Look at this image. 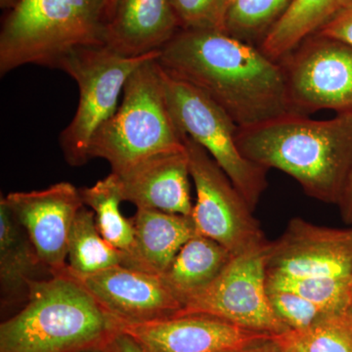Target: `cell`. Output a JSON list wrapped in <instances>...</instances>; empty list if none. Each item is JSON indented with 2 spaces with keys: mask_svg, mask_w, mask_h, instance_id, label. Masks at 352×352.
<instances>
[{
  "mask_svg": "<svg viewBox=\"0 0 352 352\" xmlns=\"http://www.w3.org/2000/svg\"><path fill=\"white\" fill-rule=\"evenodd\" d=\"M157 62L208 95L238 127L292 112L281 64L226 32L180 30Z\"/></svg>",
  "mask_w": 352,
  "mask_h": 352,
  "instance_id": "obj_1",
  "label": "cell"
},
{
  "mask_svg": "<svg viewBox=\"0 0 352 352\" xmlns=\"http://www.w3.org/2000/svg\"><path fill=\"white\" fill-rule=\"evenodd\" d=\"M236 142L252 163L282 170L308 196L339 205L352 168V111L326 120L285 113L238 127Z\"/></svg>",
  "mask_w": 352,
  "mask_h": 352,
  "instance_id": "obj_2",
  "label": "cell"
},
{
  "mask_svg": "<svg viewBox=\"0 0 352 352\" xmlns=\"http://www.w3.org/2000/svg\"><path fill=\"white\" fill-rule=\"evenodd\" d=\"M116 322L75 280L55 275L32 282L27 303L0 325V352L99 349Z\"/></svg>",
  "mask_w": 352,
  "mask_h": 352,
  "instance_id": "obj_3",
  "label": "cell"
},
{
  "mask_svg": "<svg viewBox=\"0 0 352 352\" xmlns=\"http://www.w3.org/2000/svg\"><path fill=\"white\" fill-rule=\"evenodd\" d=\"M111 0H22L0 32V75L25 66L57 69L82 46L105 45Z\"/></svg>",
  "mask_w": 352,
  "mask_h": 352,
  "instance_id": "obj_4",
  "label": "cell"
},
{
  "mask_svg": "<svg viewBox=\"0 0 352 352\" xmlns=\"http://www.w3.org/2000/svg\"><path fill=\"white\" fill-rule=\"evenodd\" d=\"M157 59L148 60L131 74L117 112L90 143V159L106 160L116 175L149 157L186 148L168 110Z\"/></svg>",
  "mask_w": 352,
  "mask_h": 352,
  "instance_id": "obj_5",
  "label": "cell"
},
{
  "mask_svg": "<svg viewBox=\"0 0 352 352\" xmlns=\"http://www.w3.org/2000/svg\"><path fill=\"white\" fill-rule=\"evenodd\" d=\"M160 51L139 57L118 54L106 45L82 46L62 58L57 69L78 83V110L60 134L65 160L72 166L89 161V147L95 132L117 112L120 94L131 74Z\"/></svg>",
  "mask_w": 352,
  "mask_h": 352,
  "instance_id": "obj_6",
  "label": "cell"
},
{
  "mask_svg": "<svg viewBox=\"0 0 352 352\" xmlns=\"http://www.w3.org/2000/svg\"><path fill=\"white\" fill-rule=\"evenodd\" d=\"M161 69L166 104L178 131L210 154L254 210L267 185L266 170L240 152L237 124L208 95Z\"/></svg>",
  "mask_w": 352,
  "mask_h": 352,
  "instance_id": "obj_7",
  "label": "cell"
},
{
  "mask_svg": "<svg viewBox=\"0 0 352 352\" xmlns=\"http://www.w3.org/2000/svg\"><path fill=\"white\" fill-rule=\"evenodd\" d=\"M268 244L233 256L212 283L182 300L175 315H207L271 335L289 330L275 314L268 296Z\"/></svg>",
  "mask_w": 352,
  "mask_h": 352,
  "instance_id": "obj_8",
  "label": "cell"
},
{
  "mask_svg": "<svg viewBox=\"0 0 352 352\" xmlns=\"http://www.w3.org/2000/svg\"><path fill=\"white\" fill-rule=\"evenodd\" d=\"M196 190L192 219L197 233L219 243L232 256L267 244L254 210L201 146L182 134Z\"/></svg>",
  "mask_w": 352,
  "mask_h": 352,
  "instance_id": "obj_9",
  "label": "cell"
},
{
  "mask_svg": "<svg viewBox=\"0 0 352 352\" xmlns=\"http://www.w3.org/2000/svg\"><path fill=\"white\" fill-rule=\"evenodd\" d=\"M292 112L352 111V46L314 34L282 59Z\"/></svg>",
  "mask_w": 352,
  "mask_h": 352,
  "instance_id": "obj_10",
  "label": "cell"
},
{
  "mask_svg": "<svg viewBox=\"0 0 352 352\" xmlns=\"http://www.w3.org/2000/svg\"><path fill=\"white\" fill-rule=\"evenodd\" d=\"M25 229L43 265L53 276L68 267L69 234L76 214L85 205L80 190L69 182L1 197Z\"/></svg>",
  "mask_w": 352,
  "mask_h": 352,
  "instance_id": "obj_11",
  "label": "cell"
},
{
  "mask_svg": "<svg viewBox=\"0 0 352 352\" xmlns=\"http://www.w3.org/2000/svg\"><path fill=\"white\" fill-rule=\"evenodd\" d=\"M266 271L293 277H352V228L293 219L283 235L268 244Z\"/></svg>",
  "mask_w": 352,
  "mask_h": 352,
  "instance_id": "obj_12",
  "label": "cell"
},
{
  "mask_svg": "<svg viewBox=\"0 0 352 352\" xmlns=\"http://www.w3.org/2000/svg\"><path fill=\"white\" fill-rule=\"evenodd\" d=\"M148 352H234L271 333L249 330L207 315H173L132 323L116 322Z\"/></svg>",
  "mask_w": 352,
  "mask_h": 352,
  "instance_id": "obj_13",
  "label": "cell"
},
{
  "mask_svg": "<svg viewBox=\"0 0 352 352\" xmlns=\"http://www.w3.org/2000/svg\"><path fill=\"white\" fill-rule=\"evenodd\" d=\"M87 289L102 309L120 323L164 318L177 314L182 305L163 278L126 266L118 265L90 275L65 270Z\"/></svg>",
  "mask_w": 352,
  "mask_h": 352,
  "instance_id": "obj_14",
  "label": "cell"
},
{
  "mask_svg": "<svg viewBox=\"0 0 352 352\" xmlns=\"http://www.w3.org/2000/svg\"><path fill=\"white\" fill-rule=\"evenodd\" d=\"M116 175L122 199L136 208L191 217L194 205L190 192L191 175L186 148L183 151L149 157L126 173Z\"/></svg>",
  "mask_w": 352,
  "mask_h": 352,
  "instance_id": "obj_15",
  "label": "cell"
},
{
  "mask_svg": "<svg viewBox=\"0 0 352 352\" xmlns=\"http://www.w3.org/2000/svg\"><path fill=\"white\" fill-rule=\"evenodd\" d=\"M180 30L170 0H120L104 44L122 56H143L161 50Z\"/></svg>",
  "mask_w": 352,
  "mask_h": 352,
  "instance_id": "obj_16",
  "label": "cell"
},
{
  "mask_svg": "<svg viewBox=\"0 0 352 352\" xmlns=\"http://www.w3.org/2000/svg\"><path fill=\"white\" fill-rule=\"evenodd\" d=\"M131 220L135 233V270L159 276L197 234L192 217L182 214L138 208Z\"/></svg>",
  "mask_w": 352,
  "mask_h": 352,
  "instance_id": "obj_17",
  "label": "cell"
},
{
  "mask_svg": "<svg viewBox=\"0 0 352 352\" xmlns=\"http://www.w3.org/2000/svg\"><path fill=\"white\" fill-rule=\"evenodd\" d=\"M48 271L31 239L0 199V287L2 303L27 302L30 286Z\"/></svg>",
  "mask_w": 352,
  "mask_h": 352,
  "instance_id": "obj_18",
  "label": "cell"
},
{
  "mask_svg": "<svg viewBox=\"0 0 352 352\" xmlns=\"http://www.w3.org/2000/svg\"><path fill=\"white\" fill-rule=\"evenodd\" d=\"M351 3V0H293L259 50L270 59L281 61Z\"/></svg>",
  "mask_w": 352,
  "mask_h": 352,
  "instance_id": "obj_19",
  "label": "cell"
},
{
  "mask_svg": "<svg viewBox=\"0 0 352 352\" xmlns=\"http://www.w3.org/2000/svg\"><path fill=\"white\" fill-rule=\"evenodd\" d=\"M232 258L223 245L197 233L183 245L161 277L182 302L212 283Z\"/></svg>",
  "mask_w": 352,
  "mask_h": 352,
  "instance_id": "obj_20",
  "label": "cell"
},
{
  "mask_svg": "<svg viewBox=\"0 0 352 352\" xmlns=\"http://www.w3.org/2000/svg\"><path fill=\"white\" fill-rule=\"evenodd\" d=\"M80 190L83 203L94 212L102 237L122 252L124 266L135 270V233L132 220L120 210L124 199L117 175L112 173L92 186Z\"/></svg>",
  "mask_w": 352,
  "mask_h": 352,
  "instance_id": "obj_21",
  "label": "cell"
},
{
  "mask_svg": "<svg viewBox=\"0 0 352 352\" xmlns=\"http://www.w3.org/2000/svg\"><path fill=\"white\" fill-rule=\"evenodd\" d=\"M124 263L122 252L102 237L94 212L83 206L76 214L69 234L67 270L76 275H90L124 266Z\"/></svg>",
  "mask_w": 352,
  "mask_h": 352,
  "instance_id": "obj_22",
  "label": "cell"
},
{
  "mask_svg": "<svg viewBox=\"0 0 352 352\" xmlns=\"http://www.w3.org/2000/svg\"><path fill=\"white\" fill-rule=\"evenodd\" d=\"M272 340L283 352H352V308L323 314L312 325Z\"/></svg>",
  "mask_w": 352,
  "mask_h": 352,
  "instance_id": "obj_23",
  "label": "cell"
},
{
  "mask_svg": "<svg viewBox=\"0 0 352 352\" xmlns=\"http://www.w3.org/2000/svg\"><path fill=\"white\" fill-rule=\"evenodd\" d=\"M266 286L302 296L326 314L351 307L352 277H293L266 271Z\"/></svg>",
  "mask_w": 352,
  "mask_h": 352,
  "instance_id": "obj_24",
  "label": "cell"
},
{
  "mask_svg": "<svg viewBox=\"0 0 352 352\" xmlns=\"http://www.w3.org/2000/svg\"><path fill=\"white\" fill-rule=\"evenodd\" d=\"M293 0H235L227 11L226 32L252 44L263 41Z\"/></svg>",
  "mask_w": 352,
  "mask_h": 352,
  "instance_id": "obj_25",
  "label": "cell"
},
{
  "mask_svg": "<svg viewBox=\"0 0 352 352\" xmlns=\"http://www.w3.org/2000/svg\"><path fill=\"white\" fill-rule=\"evenodd\" d=\"M182 30L226 32L228 0H170Z\"/></svg>",
  "mask_w": 352,
  "mask_h": 352,
  "instance_id": "obj_26",
  "label": "cell"
},
{
  "mask_svg": "<svg viewBox=\"0 0 352 352\" xmlns=\"http://www.w3.org/2000/svg\"><path fill=\"white\" fill-rule=\"evenodd\" d=\"M267 292L275 314L289 329L307 328L326 314L320 307L296 294L280 289H267Z\"/></svg>",
  "mask_w": 352,
  "mask_h": 352,
  "instance_id": "obj_27",
  "label": "cell"
},
{
  "mask_svg": "<svg viewBox=\"0 0 352 352\" xmlns=\"http://www.w3.org/2000/svg\"><path fill=\"white\" fill-rule=\"evenodd\" d=\"M315 34L337 39L352 46V3L340 11Z\"/></svg>",
  "mask_w": 352,
  "mask_h": 352,
  "instance_id": "obj_28",
  "label": "cell"
},
{
  "mask_svg": "<svg viewBox=\"0 0 352 352\" xmlns=\"http://www.w3.org/2000/svg\"><path fill=\"white\" fill-rule=\"evenodd\" d=\"M102 352H148L126 333L116 331L101 347Z\"/></svg>",
  "mask_w": 352,
  "mask_h": 352,
  "instance_id": "obj_29",
  "label": "cell"
},
{
  "mask_svg": "<svg viewBox=\"0 0 352 352\" xmlns=\"http://www.w3.org/2000/svg\"><path fill=\"white\" fill-rule=\"evenodd\" d=\"M342 219L347 224H352V168L349 180H347L344 195L339 205Z\"/></svg>",
  "mask_w": 352,
  "mask_h": 352,
  "instance_id": "obj_30",
  "label": "cell"
},
{
  "mask_svg": "<svg viewBox=\"0 0 352 352\" xmlns=\"http://www.w3.org/2000/svg\"><path fill=\"white\" fill-rule=\"evenodd\" d=\"M234 352H283L276 342L272 340V337L268 339L256 340L249 346L243 347L239 351Z\"/></svg>",
  "mask_w": 352,
  "mask_h": 352,
  "instance_id": "obj_31",
  "label": "cell"
},
{
  "mask_svg": "<svg viewBox=\"0 0 352 352\" xmlns=\"http://www.w3.org/2000/svg\"><path fill=\"white\" fill-rule=\"evenodd\" d=\"M21 1L22 0H0V8L10 12L19 6Z\"/></svg>",
  "mask_w": 352,
  "mask_h": 352,
  "instance_id": "obj_32",
  "label": "cell"
},
{
  "mask_svg": "<svg viewBox=\"0 0 352 352\" xmlns=\"http://www.w3.org/2000/svg\"><path fill=\"white\" fill-rule=\"evenodd\" d=\"M82 352H102L101 349H90V351H85Z\"/></svg>",
  "mask_w": 352,
  "mask_h": 352,
  "instance_id": "obj_33",
  "label": "cell"
},
{
  "mask_svg": "<svg viewBox=\"0 0 352 352\" xmlns=\"http://www.w3.org/2000/svg\"><path fill=\"white\" fill-rule=\"evenodd\" d=\"M229 1V4H231V3H233L234 1H235V0H228Z\"/></svg>",
  "mask_w": 352,
  "mask_h": 352,
  "instance_id": "obj_34",
  "label": "cell"
},
{
  "mask_svg": "<svg viewBox=\"0 0 352 352\" xmlns=\"http://www.w3.org/2000/svg\"><path fill=\"white\" fill-rule=\"evenodd\" d=\"M351 308H352V298H351Z\"/></svg>",
  "mask_w": 352,
  "mask_h": 352,
  "instance_id": "obj_35",
  "label": "cell"
},
{
  "mask_svg": "<svg viewBox=\"0 0 352 352\" xmlns=\"http://www.w3.org/2000/svg\"><path fill=\"white\" fill-rule=\"evenodd\" d=\"M351 3H352V0H351ZM351 4H349V6H351Z\"/></svg>",
  "mask_w": 352,
  "mask_h": 352,
  "instance_id": "obj_36",
  "label": "cell"
}]
</instances>
